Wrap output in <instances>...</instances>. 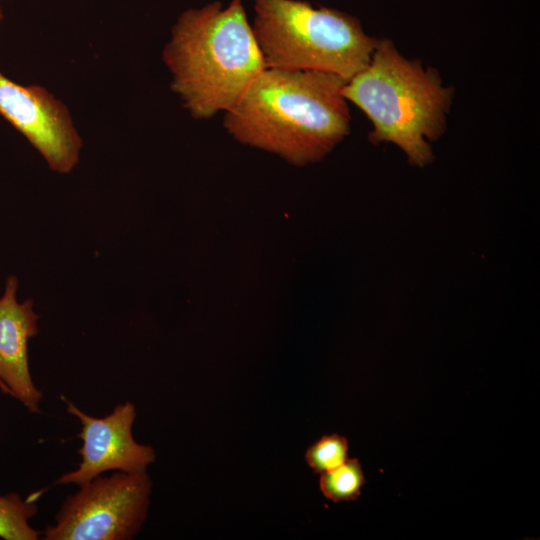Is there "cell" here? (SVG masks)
Returning <instances> with one entry per match:
<instances>
[{
	"label": "cell",
	"mask_w": 540,
	"mask_h": 540,
	"mask_svg": "<svg viewBox=\"0 0 540 540\" xmlns=\"http://www.w3.org/2000/svg\"><path fill=\"white\" fill-rule=\"evenodd\" d=\"M18 279L9 276L0 297V379L32 413L39 412L43 393L30 374L28 341L38 333L39 316L31 299L19 303L16 299Z\"/></svg>",
	"instance_id": "cell-8"
},
{
	"label": "cell",
	"mask_w": 540,
	"mask_h": 540,
	"mask_svg": "<svg viewBox=\"0 0 540 540\" xmlns=\"http://www.w3.org/2000/svg\"><path fill=\"white\" fill-rule=\"evenodd\" d=\"M151 480L145 471L97 476L69 495L44 540H130L146 519Z\"/></svg>",
	"instance_id": "cell-5"
},
{
	"label": "cell",
	"mask_w": 540,
	"mask_h": 540,
	"mask_svg": "<svg viewBox=\"0 0 540 540\" xmlns=\"http://www.w3.org/2000/svg\"><path fill=\"white\" fill-rule=\"evenodd\" d=\"M0 389L3 393L5 394H9L12 396V393L11 391L9 390V388L4 384V382L0 379Z\"/></svg>",
	"instance_id": "cell-12"
},
{
	"label": "cell",
	"mask_w": 540,
	"mask_h": 540,
	"mask_svg": "<svg viewBox=\"0 0 540 540\" xmlns=\"http://www.w3.org/2000/svg\"><path fill=\"white\" fill-rule=\"evenodd\" d=\"M38 495L22 499L17 493L0 495V538L4 540H38L40 532L29 525L37 514Z\"/></svg>",
	"instance_id": "cell-9"
},
{
	"label": "cell",
	"mask_w": 540,
	"mask_h": 540,
	"mask_svg": "<svg viewBox=\"0 0 540 540\" xmlns=\"http://www.w3.org/2000/svg\"><path fill=\"white\" fill-rule=\"evenodd\" d=\"M0 116L44 157L49 167L69 173L82 140L68 108L40 85H21L0 72Z\"/></svg>",
	"instance_id": "cell-6"
},
{
	"label": "cell",
	"mask_w": 540,
	"mask_h": 540,
	"mask_svg": "<svg viewBox=\"0 0 540 540\" xmlns=\"http://www.w3.org/2000/svg\"><path fill=\"white\" fill-rule=\"evenodd\" d=\"M345 83L329 72L265 68L225 112L224 126L292 164L318 161L349 133Z\"/></svg>",
	"instance_id": "cell-1"
},
{
	"label": "cell",
	"mask_w": 540,
	"mask_h": 540,
	"mask_svg": "<svg viewBox=\"0 0 540 540\" xmlns=\"http://www.w3.org/2000/svg\"><path fill=\"white\" fill-rule=\"evenodd\" d=\"M64 400L67 412L77 417L82 424L77 435L82 440L78 450L82 460L76 470L56 480L57 484L80 486L107 471H145L155 461L154 449L137 443L133 438L132 426L136 410L131 402L119 404L110 414L97 418L84 413L67 399Z\"/></svg>",
	"instance_id": "cell-7"
},
{
	"label": "cell",
	"mask_w": 540,
	"mask_h": 540,
	"mask_svg": "<svg viewBox=\"0 0 540 540\" xmlns=\"http://www.w3.org/2000/svg\"><path fill=\"white\" fill-rule=\"evenodd\" d=\"M342 93L371 120V142L398 145L413 165L432 161L427 141L442 134L452 95L433 70L404 58L390 40H378L367 66Z\"/></svg>",
	"instance_id": "cell-3"
},
{
	"label": "cell",
	"mask_w": 540,
	"mask_h": 540,
	"mask_svg": "<svg viewBox=\"0 0 540 540\" xmlns=\"http://www.w3.org/2000/svg\"><path fill=\"white\" fill-rule=\"evenodd\" d=\"M348 441L338 434L324 435L305 453L308 466L316 474L332 470L346 461Z\"/></svg>",
	"instance_id": "cell-11"
},
{
	"label": "cell",
	"mask_w": 540,
	"mask_h": 540,
	"mask_svg": "<svg viewBox=\"0 0 540 540\" xmlns=\"http://www.w3.org/2000/svg\"><path fill=\"white\" fill-rule=\"evenodd\" d=\"M251 24L266 68L314 70L346 82L367 66L378 40L345 12L303 0H253Z\"/></svg>",
	"instance_id": "cell-4"
},
{
	"label": "cell",
	"mask_w": 540,
	"mask_h": 540,
	"mask_svg": "<svg viewBox=\"0 0 540 540\" xmlns=\"http://www.w3.org/2000/svg\"><path fill=\"white\" fill-rule=\"evenodd\" d=\"M364 484V473L356 458H347L338 467L321 473L319 480L322 494L333 502L356 500Z\"/></svg>",
	"instance_id": "cell-10"
},
{
	"label": "cell",
	"mask_w": 540,
	"mask_h": 540,
	"mask_svg": "<svg viewBox=\"0 0 540 540\" xmlns=\"http://www.w3.org/2000/svg\"><path fill=\"white\" fill-rule=\"evenodd\" d=\"M2 19H3V12H2V9L0 7V22H1Z\"/></svg>",
	"instance_id": "cell-13"
},
{
	"label": "cell",
	"mask_w": 540,
	"mask_h": 540,
	"mask_svg": "<svg viewBox=\"0 0 540 540\" xmlns=\"http://www.w3.org/2000/svg\"><path fill=\"white\" fill-rule=\"evenodd\" d=\"M162 59L171 90L195 119L229 110L266 68L242 0L182 12Z\"/></svg>",
	"instance_id": "cell-2"
}]
</instances>
